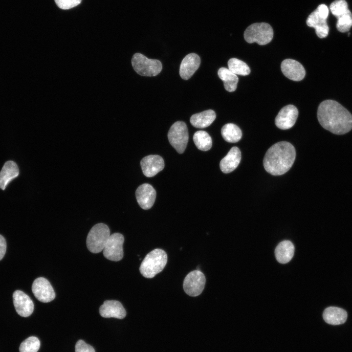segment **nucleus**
<instances>
[{
    "instance_id": "5",
    "label": "nucleus",
    "mask_w": 352,
    "mask_h": 352,
    "mask_svg": "<svg viewBox=\"0 0 352 352\" xmlns=\"http://www.w3.org/2000/svg\"><path fill=\"white\" fill-rule=\"evenodd\" d=\"M273 37L272 27L267 23H255L249 25L244 32V38L248 43H257L265 45L270 43Z\"/></svg>"
},
{
    "instance_id": "24",
    "label": "nucleus",
    "mask_w": 352,
    "mask_h": 352,
    "mask_svg": "<svg viewBox=\"0 0 352 352\" xmlns=\"http://www.w3.org/2000/svg\"><path fill=\"white\" fill-rule=\"evenodd\" d=\"M218 74L220 78L223 82L224 87L227 91L233 92L236 89L239 81L237 75L225 67L220 68Z\"/></svg>"
},
{
    "instance_id": "3",
    "label": "nucleus",
    "mask_w": 352,
    "mask_h": 352,
    "mask_svg": "<svg viewBox=\"0 0 352 352\" xmlns=\"http://www.w3.org/2000/svg\"><path fill=\"white\" fill-rule=\"evenodd\" d=\"M167 255L162 249L157 248L149 252L142 262L139 270L144 277L152 278L164 268Z\"/></svg>"
},
{
    "instance_id": "15",
    "label": "nucleus",
    "mask_w": 352,
    "mask_h": 352,
    "mask_svg": "<svg viewBox=\"0 0 352 352\" xmlns=\"http://www.w3.org/2000/svg\"><path fill=\"white\" fill-rule=\"evenodd\" d=\"M135 196L141 208L148 210L154 204L156 198V191L151 185L144 183L137 188Z\"/></svg>"
},
{
    "instance_id": "21",
    "label": "nucleus",
    "mask_w": 352,
    "mask_h": 352,
    "mask_svg": "<svg viewBox=\"0 0 352 352\" xmlns=\"http://www.w3.org/2000/svg\"><path fill=\"white\" fill-rule=\"evenodd\" d=\"M19 174L17 164L11 160L6 161L0 172V188L4 190L8 183L17 177Z\"/></svg>"
},
{
    "instance_id": "26",
    "label": "nucleus",
    "mask_w": 352,
    "mask_h": 352,
    "mask_svg": "<svg viewBox=\"0 0 352 352\" xmlns=\"http://www.w3.org/2000/svg\"><path fill=\"white\" fill-rule=\"evenodd\" d=\"M193 141L198 149L201 151H208L212 147V138L210 135L204 131L196 132L193 135Z\"/></svg>"
},
{
    "instance_id": "33",
    "label": "nucleus",
    "mask_w": 352,
    "mask_h": 352,
    "mask_svg": "<svg viewBox=\"0 0 352 352\" xmlns=\"http://www.w3.org/2000/svg\"><path fill=\"white\" fill-rule=\"evenodd\" d=\"M6 250V242L4 238L0 235V261L4 257Z\"/></svg>"
},
{
    "instance_id": "2",
    "label": "nucleus",
    "mask_w": 352,
    "mask_h": 352,
    "mask_svg": "<svg viewBox=\"0 0 352 352\" xmlns=\"http://www.w3.org/2000/svg\"><path fill=\"white\" fill-rule=\"evenodd\" d=\"M296 151L289 142L281 141L271 146L264 158V166L267 172L273 176L285 174L292 167Z\"/></svg>"
},
{
    "instance_id": "25",
    "label": "nucleus",
    "mask_w": 352,
    "mask_h": 352,
    "mask_svg": "<svg viewBox=\"0 0 352 352\" xmlns=\"http://www.w3.org/2000/svg\"><path fill=\"white\" fill-rule=\"evenodd\" d=\"M221 133L223 138L227 142L236 143L242 138V132L240 128L233 123H227L221 128Z\"/></svg>"
},
{
    "instance_id": "27",
    "label": "nucleus",
    "mask_w": 352,
    "mask_h": 352,
    "mask_svg": "<svg viewBox=\"0 0 352 352\" xmlns=\"http://www.w3.org/2000/svg\"><path fill=\"white\" fill-rule=\"evenodd\" d=\"M228 69L236 75L246 76L250 73V69L244 62L233 58L228 62Z\"/></svg>"
},
{
    "instance_id": "11",
    "label": "nucleus",
    "mask_w": 352,
    "mask_h": 352,
    "mask_svg": "<svg viewBox=\"0 0 352 352\" xmlns=\"http://www.w3.org/2000/svg\"><path fill=\"white\" fill-rule=\"evenodd\" d=\"M32 291L35 297L40 302L48 303L55 298V293L49 282L44 278L36 279L32 286Z\"/></svg>"
},
{
    "instance_id": "8",
    "label": "nucleus",
    "mask_w": 352,
    "mask_h": 352,
    "mask_svg": "<svg viewBox=\"0 0 352 352\" xmlns=\"http://www.w3.org/2000/svg\"><path fill=\"white\" fill-rule=\"evenodd\" d=\"M168 138L171 145L179 154L184 153L188 143L189 136L187 127L182 121L174 123L170 128Z\"/></svg>"
},
{
    "instance_id": "17",
    "label": "nucleus",
    "mask_w": 352,
    "mask_h": 352,
    "mask_svg": "<svg viewBox=\"0 0 352 352\" xmlns=\"http://www.w3.org/2000/svg\"><path fill=\"white\" fill-rule=\"evenodd\" d=\"M100 315L104 318L123 319L126 311L121 303L116 300H107L99 308Z\"/></svg>"
},
{
    "instance_id": "19",
    "label": "nucleus",
    "mask_w": 352,
    "mask_h": 352,
    "mask_svg": "<svg viewBox=\"0 0 352 352\" xmlns=\"http://www.w3.org/2000/svg\"><path fill=\"white\" fill-rule=\"evenodd\" d=\"M241 159V152L237 147H233L227 155L220 161L221 171L225 174L233 171L239 165Z\"/></svg>"
},
{
    "instance_id": "6",
    "label": "nucleus",
    "mask_w": 352,
    "mask_h": 352,
    "mask_svg": "<svg viewBox=\"0 0 352 352\" xmlns=\"http://www.w3.org/2000/svg\"><path fill=\"white\" fill-rule=\"evenodd\" d=\"M132 65L135 72L143 76H155L161 72L162 68L160 61L149 59L140 53L133 55Z\"/></svg>"
},
{
    "instance_id": "4",
    "label": "nucleus",
    "mask_w": 352,
    "mask_h": 352,
    "mask_svg": "<svg viewBox=\"0 0 352 352\" xmlns=\"http://www.w3.org/2000/svg\"><path fill=\"white\" fill-rule=\"evenodd\" d=\"M109 227L99 223L94 225L88 233L86 243L88 250L93 253L102 251L110 236Z\"/></svg>"
},
{
    "instance_id": "31",
    "label": "nucleus",
    "mask_w": 352,
    "mask_h": 352,
    "mask_svg": "<svg viewBox=\"0 0 352 352\" xmlns=\"http://www.w3.org/2000/svg\"><path fill=\"white\" fill-rule=\"evenodd\" d=\"M82 0H55L57 6L61 9L66 10L72 8L80 3Z\"/></svg>"
},
{
    "instance_id": "13",
    "label": "nucleus",
    "mask_w": 352,
    "mask_h": 352,
    "mask_svg": "<svg viewBox=\"0 0 352 352\" xmlns=\"http://www.w3.org/2000/svg\"><path fill=\"white\" fill-rule=\"evenodd\" d=\"M13 304L19 315L26 317L34 310V304L30 298L23 291L17 290L13 294Z\"/></svg>"
},
{
    "instance_id": "1",
    "label": "nucleus",
    "mask_w": 352,
    "mask_h": 352,
    "mask_svg": "<svg viewBox=\"0 0 352 352\" xmlns=\"http://www.w3.org/2000/svg\"><path fill=\"white\" fill-rule=\"evenodd\" d=\"M317 118L325 129L341 135L352 129V115L338 102L332 100L322 102L317 110Z\"/></svg>"
},
{
    "instance_id": "30",
    "label": "nucleus",
    "mask_w": 352,
    "mask_h": 352,
    "mask_svg": "<svg viewBox=\"0 0 352 352\" xmlns=\"http://www.w3.org/2000/svg\"><path fill=\"white\" fill-rule=\"evenodd\" d=\"M330 9L331 13L337 18L349 10L348 4L345 0H334L330 5Z\"/></svg>"
},
{
    "instance_id": "22",
    "label": "nucleus",
    "mask_w": 352,
    "mask_h": 352,
    "mask_svg": "<svg viewBox=\"0 0 352 352\" xmlns=\"http://www.w3.org/2000/svg\"><path fill=\"white\" fill-rule=\"evenodd\" d=\"M294 253V246L289 241H284L277 246L275 250V257L278 262L286 264L292 258Z\"/></svg>"
},
{
    "instance_id": "14",
    "label": "nucleus",
    "mask_w": 352,
    "mask_h": 352,
    "mask_svg": "<svg viewBox=\"0 0 352 352\" xmlns=\"http://www.w3.org/2000/svg\"><path fill=\"white\" fill-rule=\"evenodd\" d=\"M281 68L284 75L290 80L299 81L305 76L304 67L296 60L291 59L284 60L281 63Z\"/></svg>"
},
{
    "instance_id": "12",
    "label": "nucleus",
    "mask_w": 352,
    "mask_h": 352,
    "mask_svg": "<svg viewBox=\"0 0 352 352\" xmlns=\"http://www.w3.org/2000/svg\"><path fill=\"white\" fill-rule=\"evenodd\" d=\"M298 115L296 107L288 105L284 107L279 112L275 119V124L279 129L287 130L295 124Z\"/></svg>"
},
{
    "instance_id": "16",
    "label": "nucleus",
    "mask_w": 352,
    "mask_h": 352,
    "mask_svg": "<svg viewBox=\"0 0 352 352\" xmlns=\"http://www.w3.org/2000/svg\"><path fill=\"white\" fill-rule=\"evenodd\" d=\"M140 165L143 174L150 177L163 169L164 162L163 158L158 155H149L142 159Z\"/></svg>"
},
{
    "instance_id": "9",
    "label": "nucleus",
    "mask_w": 352,
    "mask_h": 352,
    "mask_svg": "<svg viewBox=\"0 0 352 352\" xmlns=\"http://www.w3.org/2000/svg\"><path fill=\"white\" fill-rule=\"evenodd\" d=\"M124 242V238L121 234L115 233L110 235L103 250L104 257L110 261H120L123 257Z\"/></svg>"
},
{
    "instance_id": "20",
    "label": "nucleus",
    "mask_w": 352,
    "mask_h": 352,
    "mask_svg": "<svg viewBox=\"0 0 352 352\" xmlns=\"http://www.w3.org/2000/svg\"><path fill=\"white\" fill-rule=\"evenodd\" d=\"M347 313L343 309L335 307L326 308L323 313L325 321L329 324L338 325L344 323L347 318Z\"/></svg>"
},
{
    "instance_id": "32",
    "label": "nucleus",
    "mask_w": 352,
    "mask_h": 352,
    "mask_svg": "<svg viewBox=\"0 0 352 352\" xmlns=\"http://www.w3.org/2000/svg\"><path fill=\"white\" fill-rule=\"evenodd\" d=\"M75 352H95L94 348L82 340H78L75 345Z\"/></svg>"
},
{
    "instance_id": "10",
    "label": "nucleus",
    "mask_w": 352,
    "mask_h": 352,
    "mask_svg": "<svg viewBox=\"0 0 352 352\" xmlns=\"http://www.w3.org/2000/svg\"><path fill=\"white\" fill-rule=\"evenodd\" d=\"M205 282V276L201 271L193 270L189 273L184 280V290L190 296H198L204 288Z\"/></svg>"
},
{
    "instance_id": "29",
    "label": "nucleus",
    "mask_w": 352,
    "mask_h": 352,
    "mask_svg": "<svg viewBox=\"0 0 352 352\" xmlns=\"http://www.w3.org/2000/svg\"><path fill=\"white\" fill-rule=\"evenodd\" d=\"M40 347V341L35 336H30L24 340L19 347L20 352H37Z\"/></svg>"
},
{
    "instance_id": "23",
    "label": "nucleus",
    "mask_w": 352,
    "mask_h": 352,
    "mask_svg": "<svg viewBox=\"0 0 352 352\" xmlns=\"http://www.w3.org/2000/svg\"><path fill=\"white\" fill-rule=\"evenodd\" d=\"M216 117L215 112L213 110H208L192 115L190 123L196 128H204L210 126L215 120Z\"/></svg>"
},
{
    "instance_id": "7",
    "label": "nucleus",
    "mask_w": 352,
    "mask_h": 352,
    "mask_svg": "<svg viewBox=\"0 0 352 352\" xmlns=\"http://www.w3.org/2000/svg\"><path fill=\"white\" fill-rule=\"evenodd\" d=\"M329 13L328 6L324 4H321L307 19V24L315 29L316 34L320 38H324L329 34V28L327 22Z\"/></svg>"
},
{
    "instance_id": "28",
    "label": "nucleus",
    "mask_w": 352,
    "mask_h": 352,
    "mask_svg": "<svg viewBox=\"0 0 352 352\" xmlns=\"http://www.w3.org/2000/svg\"><path fill=\"white\" fill-rule=\"evenodd\" d=\"M336 27L341 32H346L352 26V13L349 9L344 14L337 18Z\"/></svg>"
},
{
    "instance_id": "18",
    "label": "nucleus",
    "mask_w": 352,
    "mask_h": 352,
    "mask_svg": "<svg viewBox=\"0 0 352 352\" xmlns=\"http://www.w3.org/2000/svg\"><path fill=\"white\" fill-rule=\"evenodd\" d=\"M200 64V57L196 53L187 55L182 60L179 68V75L184 80H188L198 68Z\"/></svg>"
}]
</instances>
